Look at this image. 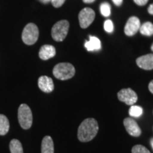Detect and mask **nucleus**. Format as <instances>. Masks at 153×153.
<instances>
[{
  "label": "nucleus",
  "mask_w": 153,
  "mask_h": 153,
  "mask_svg": "<svg viewBox=\"0 0 153 153\" xmlns=\"http://www.w3.org/2000/svg\"><path fill=\"white\" fill-rule=\"evenodd\" d=\"M99 125L94 118H87L80 124L78 128L77 137L79 141L85 143L91 141L98 133Z\"/></svg>",
  "instance_id": "f257e3e1"
},
{
  "label": "nucleus",
  "mask_w": 153,
  "mask_h": 153,
  "mask_svg": "<svg viewBox=\"0 0 153 153\" xmlns=\"http://www.w3.org/2000/svg\"><path fill=\"white\" fill-rule=\"evenodd\" d=\"M53 73L57 79L67 80L73 77L75 74V68L69 62L58 63L53 68Z\"/></svg>",
  "instance_id": "f03ea898"
},
{
  "label": "nucleus",
  "mask_w": 153,
  "mask_h": 153,
  "mask_svg": "<svg viewBox=\"0 0 153 153\" xmlns=\"http://www.w3.org/2000/svg\"><path fill=\"white\" fill-rule=\"evenodd\" d=\"M18 119L21 127L24 130H28L33 123V115L30 107L26 104H22L18 110Z\"/></svg>",
  "instance_id": "7ed1b4c3"
},
{
  "label": "nucleus",
  "mask_w": 153,
  "mask_h": 153,
  "mask_svg": "<svg viewBox=\"0 0 153 153\" xmlns=\"http://www.w3.org/2000/svg\"><path fill=\"white\" fill-rule=\"evenodd\" d=\"M39 36L38 26L33 23H29L25 26L22 32V41L26 45H32L36 43Z\"/></svg>",
  "instance_id": "20e7f679"
},
{
  "label": "nucleus",
  "mask_w": 153,
  "mask_h": 153,
  "mask_svg": "<svg viewBox=\"0 0 153 153\" xmlns=\"http://www.w3.org/2000/svg\"><path fill=\"white\" fill-rule=\"evenodd\" d=\"M70 24L67 20H61L57 22L53 26L51 30V36L53 39L57 42H61L65 39L68 33Z\"/></svg>",
  "instance_id": "39448f33"
},
{
  "label": "nucleus",
  "mask_w": 153,
  "mask_h": 153,
  "mask_svg": "<svg viewBox=\"0 0 153 153\" xmlns=\"http://www.w3.org/2000/svg\"><path fill=\"white\" fill-rule=\"evenodd\" d=\"M79 26L82 28H87L92 24L95 18V12L91 8H85L80 11L79 16Z\"/></svg>",
  "instance_id": "423d86ee"
},
{
  "label": "nucleus",
  "mask_w": 153,
  "mask_h": 153,
  "mask_svg": "<svg viewBox=\"0 0 153 153\" xmlns=\"http://www.w3.org/2000/svg\"><path fill=\"white\" fill-rule=\"evenodd\" d=\"M118 98L122 102L132 106L137 102V95L133 89L128 88V89H123L118 91Z\"/></svg>",
  "instance_id": "0eeeda50"
},
{
  "label": "nucleus",
  "mask_w": 153,
  "mask_h": 153,
  "mask_svg": "<svg viewBox=\"0 0 153 153\" xmlns=\"http://www.w3.org/2000/svg\"><path fill=\"white\" fill-rule=\"evenodd\" d=\"M140 27V19L136 16H131L126 23L124 32L128 36H134L138 31Z\"/></svg>",
  "instance_id": "6e6552de"
},
{
  "label": "nucleus",
  "mask_w": 153,
  "mask_h": 153,
  "mask_svg": "<svg viewBox=\"0 0 153 153\" xmlns=\"http://www.w3.org/2000/svg\"><path fill=\"white\" fill-rule=\"evenodd\" d=\"M123 124L126 131L132 136L138 137L141 135L142 131H141L140 128L139 127L137 122L132 118H125L123 120Z\"/></svg>",
  "instance_id": "1a4fd4ad"
},
{
  "label": "nucleus",
  "mask_w": 153,
  "mask_h": 153,
  "mask_svg": "<svg viewBox=\"0 0 153 153\" xmlns=\"http://www.w3.org/2000/svg\"><path fill=\"white\" fill-rule=\"evenodd\" d=\"M38 85L39 89L45 93H51L54 89V83L53 79L48 76H40Z\"/></svg>",
  "instance_id": "9d476101"
},
{
  "label": "nucleus",
  "mask_w": 153,
  "mask_h": 153,
  "mask_svg": "<svg viewBox=\"0 0 153 153\" xmlns=\"http://www.w3.org/2000/svg\"><path fill=\"white\" fill-rule=\"evenodd\" d=\"M136 63L140 68L145 70H153V54H148L139 57Z\"/></svg>",
  "instance_id": "9b49d317"
},
{
  "label": "nucleus",
  "mask_w": 153,
  "mask_h": 153,
  "mask_svg": "<svg viewBox=\"0 0 153 153\" xmlns=\"http://www.w3.org/2000/svg\"><path fill=\"white\" fill-rule=\"evenodd\" d=\"M56 54L55 48L51 45H44L39 51V57L43 60L52 58Z\"/></svg>",
  "instance_id": "f8f14e48"
},
{
  "label": "nucleus",
  "mask_w": 153,
  "mask_h": 153,
  "mask_svg": "<svg viewBox=\"0 0 153 153\" xmlns=\"http://www.w3.org/2000/svg\"><path fill=\"white\" fill-rule=\"evenodd\" d=\"M41 153H54V143L49 135L44 137L42 140Z\"/></svg>",
  "instance_id": "ddd939ff"
},
{
  "label": "nucleus",
  "mask_w": 153,
  "mask_h": 153,
  "mask_svg": "<svg viewBox=\"0 0 153 153\" xmlns=\"http://www.w3.org/2000/svg\"><path fill=\"white\" fill-rule=\"evenodd\" d=\"M85 46L88 51H99L101 49V41L95 36H89V41L85 43Z\"/></svg>",
  "instance_id": "4468645a"
},
{
  "label": "nucleus",
  "mask_w": 153,
  "mask_h": 153,
  "mask_svg": "<svg viewBox=\"0 0 153 153\" xmlns=\"http://www.w3.org/2000/svg\"><path fill=\"white\" fill-rule=\"evenodd\" d=\"M9 121L8 118L3 114H0V135H5L9 132Z\"/></svg>",
  "instance_id": "2eb2a0df"
},
{
  "label": "nucleus",
  "mask_w": 153,
  "mask_h": 153,
  "mask_svg": "<svg viewBox=\"0 0 153 153\" xmlns=\"http://www.w3.org/2000/svg\"><path fill=\"white\" fill-rule=\"evenodd\" d=\"M9 149L11 153H24L22 145L19 140H11L9 144Z\"/></svg>",
  "instance_id": "dca6fc26"
},
{
  "label": "nucleus",
  "mask_w": 153,
  "mask_h": 153,
  "mask_svg": "<svg viewBox=\"0 0 153 153\" xmlns=\"http://www.w3.org/2000/svg\"><path fill=\"white\" fill-rule=\"evenodd\" d=\"M140 32L143 36H151L153 35V24L151 22H145L140 27Z\"/></svg>",
  "instance_id": "f3484780"
},
{
  "label": "nucleus",
  "mask_w": 153,
  "mask_h": 153,
  "mask_svg": "<svg viewBox=\"0 0 153 153\" xmlns=\"http://www.w3.org/2000/svg\"><path fill=\"white\" fill-rule=\"evenodd\" d=\"M143 113V108L139 106H134V105H132L129 109V115L131 117L138 118L140 116H142Z\"/></svg>",
  "instance_id": "a211bd4d"
},
{
  "label": "nucleus",
  "mask_w": 153,
  "mask_h": 153,
  "mask_svg": "<svg viewBox=\"0 0 153 153\" xmlns=\"http://www.w3.org/2000/svg\"><path fill=\"white\" fill-rule=\"evenodd\" d=\"M101 14L104 16H109L111 14V7L109 4L107 2H104L101 4L100 7Z\"/></svg>",
  "instance_id": "6ab92c4d"
},
{
  "label": "nucleus",
  "mask_w": 153,
  "mask_h": 153,
  "mask_svg": "<svg viewBox=\"0 0 153 153\" xmlns=\"http://www.w3.org/2000/svg\"><path fill=\"white\" fill-rule=\"evenodd\" d=\"M132 153H150L148 149L141 145H136L132 148Z\"/></svg>",
  "instance_id": "aec40b11"
},
{
  "label": "nucleus",
  "mask_w": 153,
  "mask_h": 153,
  "mask_svg": "<svg viewBox=\"0 0 153 153\" xmlns=\"http://www.w3.org/2000/svg\"><path fill=\"white\" fill-rule=\"evenodd\" d=\"M104 28L107 33H112L114 31V24H113V22L111 20H106L104 22Z\"/></svg>",
  "instance_id": "412c9836"
},
{
  "label": "nucleus",
  "mask_w": 153,
  "mask_h": 153,
  "mask_svg": "<svg viewBox=\"0 0 153 153\" xmlns=\"http://www.w3.org/2000/svg\"><path fill=\"white\" fill-rule=\"evenodd\" d=\"M65 2V0H51V3L55 8L62 7Z\"/></svg>",
  "instance_id": "4be33fe9"
},
{
  "label": "nucleus",
  "mask_w": 153,
  "mask_h": 153,
  "mask_svg": "<svg viewBox=\"0 0 153 153\" xmlns=\"http://www.w3.org/2000/svg\"><path fill=\"white\" fill-rule=\"evenodd\" d=\"M134 2L139 6H144L148 3V0H133Z\"/></svg>",
  "instance_id": "5701e85b"
},
{
  "label": "nucleus",
  "mask_w": 153,
  "mask_h": 153,
  "mask_svg": "<svg viewBox=\"0 0 153 153\" xmlns=\"http://www.w3.org/2000/svg\"><path fill=\"white\" fill-rule=\"evenodd\" d=\"M112 1L116 6H120L123 3V0H112Z\"/></svg>",
  "instance_id": "b1692460"
},
{
  "label": "nucleus",
  "mask_w": 153,
  "mask_h": 153,
  "mask_svg": "<svg viewBox=\"0 0 153 153\" xmlns=\"http://www.w3.org/2000/svg\"><path fill=\"white\" fill-rule=\"evenodd\" d=\"M148 89H149V90H150V92L153 94V80H152V81L150 82V84H149Z\"/></svg>",
  "instance_id": "393cba45"
},
{
  "label": "nucleus",
  "mask_w": 153,
  "mask_h": 153,
  "mask_svg": "<svg viewBox=\"0 0 153 153\" xmlns=\"http://www.w3.org/2000/svg\"><path fill=\"white\" fill-rule=\"evenodd\" d=\"M148 13L151 15H153V4H150L148 7Z\"/></svg>",
  "instance_id": "a878e982"
},
{
  "label": "nucleus",
  "mask_w": 153,
  "mask_h": 153,
  "mask_svg": "<svg viewBox=\"0 0 153 153\" xmlns=\"http://www.w3.org/2000/svg\"><path fill=\"white\" fill-rule=\"evenodd\" d=\"M95 0H83V1L86 4H91Z\"/></svg>",
  "instance_id": "bb28decb"
},
{
  "label": "nucleus",
  "mask_w": 153,
  "mask_h": 153,
  "mask_svg": "<svg viewBox=\"0 0 153 153\" xmlns=\"http://www.w3.org/2000/svg\"><path fill=\"white\" fill-rule=\"evenodd\" d=\"M41 1L43 3H48V2H49L50 1H51V0H41Z\"/></svg>",
  "instance_id": "cd10ccee"
},
{
  "label": "nucleus",
  "mask_w": 153,
  "mask_h": 153,
  "mask_svg": "<svg viewBox=\"0 0 153 153\" xmlns=\"http://www.w3.org/2000/svg\"><path fill=\"white\" fill-rule=\"evenodd\" d=\"M150 145H151V146H152V150H153V137L152 138H151V140H150Z\"/></svg>",
  "instance_id": "c85d7f7f"
},
{
  "label": "nucleus",
  "mask_w": 153,
  "mask_h": 153,
  "mask_svg": "<svg viewBox=\"0 0 153 153\" xmlns=\"http://www.w3.org/2000/svg\"><path fill=\"white\" fill-rule=\"evenodd\" d=\"M151 51H152V52H153V43H152V46H151Z\"/></svg>",
  "instance_id": "c756f323"
}]
</instances>
